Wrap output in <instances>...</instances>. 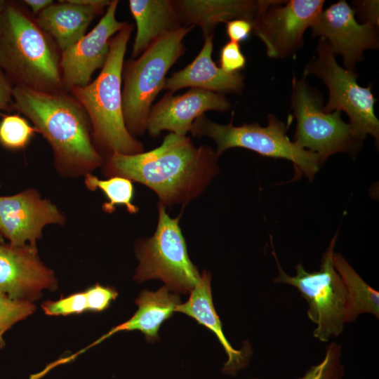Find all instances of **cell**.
I'll use <instances>...</instances> for the list:
<instances>
[{"label":"cell","mask_w":379,"mask_h":379,"mask_svg":"<svg viewBox=\"0 0 379 379\" xmlns=\"http://www.w3.org/2000/svg\"><path fill=\"white\" fill-rule=\"evenodd\" d=\"M218 157L210 147L169 133L159 147L131 155L114 153L101 168L106 178L124 177L149 187L166 207L199 197L218 172Z\"/></svg>","instance_id":"cell-1"},{"label":"cell","mask_w":379,"mask_h":379,"mask_svg":"<svg viewBox=\"0 0 379 379\" xmlns=\"http://www.w3.org/2000/svg\"><path fill=\"white\" fill-rule=\"evenodd\" d=\"M341 346L335 342L326 347L323 360L312 366L303 376L298 379H340L344 375V368L340 363Z\"/></svg>","instance_id":"cell-28"},{"label":"cell","mask_w":379,"mask_h":379,"mask_svg":"<svg viewBox=\"0 0 379 379\" xmlns=\"http://www.w3.org/2000/svg\"><path fill=\"white\" fill-rule=\"evenodd\" d=\"M12 82L0 67V110H4L13 105Z\"/></svg>","instance_id":"cell-32"},{"label":"cell","mask_w":379,"mask_h":379,"mask_svg":"<svg viewBox=\"0 0 379 379\" xmlns=\"http://www.w3.org/2000/svg\"><path fill=\"white\" fill-rule=\"evenodd\" d=\"M36 306L29 301L13 299L0 292V349L5 346L4 333L16 322L31 315Z\"/></svg>","instance_id":"cell-27"},{"label":"cell","mask_w":379,"mask_h":379,"mask_svg":"<svg viewBox=\"0 0 379 379\" xmlns=\"http://www.w3.org/2000/svg\"><path fill=\"white\" fill-rule=\"evenodd\" d=\"M321 95L302 77L292 81L291 106L297 121L294 142L317 155L321 164L331 155L340 152L354 153L361 141L344 122L340 111H323Z\"/></svg>","instance_id":"cell-10"},{"label":"cell","mask_w":379,"mask_h":379,"mask_svg":"<svg viewBox=\"0 0 379 379\" xmlns=\"http://www.w3.org/2000/svg\"><path fill=\"white\" fill-rule=\"evenodd\" d=\"M354 15L361 20V23L378 25V1H357L353 4Z\"/></svg>","instance_id":"cell-31"},{"label":"cell","mask_w":379,"mask_h":379,"mask_svg":"<svg viewBox=\"0 0 379 379\" xmlns=\"http://www.w3.org/2000/svg\"><path fill=\"white\" fill-rule=\"evenodd\" d=\"M175 4L182 26H198L204 36L213 34L216 25L239 18L252 21L259 1L178 0Z\"/></svg>","instance_id":"cell-21"},{"label":"cell","mask_w":379,"mask_h":379,"mask_svg":"<svg viewBox=\"0 0 379 379\" xmlns=\"http://www.w3.org/2000/svg\"><path fill=\"white\" fill-rule=\"evenodd\" d=\"M103 9L79 4L73 0L59 1L46 8L35 20L62 53L85 35L88 25Z\"/></svg>","instance_id":"cell-20"},{"label":"cell","mask_w":379,"mask_h":379,"mask_svg":"<svg viewBox=\"0 0 379 379\" xmlns=\"http://www.w3.org/2000/svg\"><path fill=\"white\" fill-rule=\"evenodd\" d=\"M310 27L312 36L325 38L335 55L342 56L347 70L354 71L364 51L378 47L376 27L358 22L352 8L344 0L322 10Z\"/></svg>","instance_id":"cell-13"},{"label":"cell","mask_w":379,"mask_h":379,"mask_svg":"<svg viewBox=\"0 0 379 379\" xmlns=\"http://www.w3.org/2000/svg\"><path fill=\"white\" fill-rule=\"evenodd\" d=\"M59 51L31 15L6 3L0 15V67L12 83L45 93L63 91Z\"/></svg>","instance_id":"cell-4"},{"label":"cell","mask_w":379,"mask_h":379,"mask_svg":"<svg viewBox=\"0 0 379 379\" xmlns=\"http://www.w3.org/2000/svg\"><path fill=\"white\" fill-rule=\"evenodd\" d=\"M316 53L315 58L305 67L304 75L313 74L328 87L329 97L323 111H344L357 140L361 142L367 135H371L378 144L379 121L374 113L376 100L371 92V85L359 86L357 81L358 74L337 63L335 55L325 38L320 37Z\"/></svg>","instance_id":"cell-9"},{"label":"cell","mask_w":379,"mask_h":379,"mask_svg":"<svg viewBox=\"0 0 379 379\" xmlns=\"http://www.w3.org/2000/svg\"><path fill=\"white\" fill-rule=\"evenodd\" d=\"M84 185L91 191L100 190L107 201L102 205L104 212L112 213L117 206H123L131 214L138 212V208L133 203L134 187L133 182L126 178L112 176L101 180L91 173L84 176Z\"/></svg>","instance_id":"cell-25"},{"label":"cell","mask_w":379,"mask_h":379,"mask_svg":"<svg viewBox=\"0 0 379 379\" xmlns=\"http://www.w3.org/2000/svg\"><path fill=\"white\" fill-rule=\"evenodd\" d=\"M230 107L225 95L204 89L190 88L179 95L168 92L152 106L147 131L153 138H157L163 131L185 136L193 122L206 112H225Z\"/></svg>","instance_id":"cell-16"},{"label":"cell","mask_w":379,"mask_h":379,"mask_svg":"<svg viewBox=\"0 0 379 379\" xmlns=\"http://www.w3.org/2000/svg\"><path fill=\"white\" fill-rule=\"evenodd\" d=\"M13 107L28 118L50 145L61 176L77 178L102 167L88 117L68 92L45 93L15 86Z\"/></svg>","instance_id":"cell-2"},{"label":"cell","mask_w":379,"mask_h":379,"mask_svg":"<svg viewBox=\"0 0 379 379\" xmlns=\"http://www.w3.org/2000/svg\"><path fill=\"white\" fill-rule=\"evenodd\" d=\"M211 280L210 273L204 270L198 282L190 292L188 300L184 304L178 305L175 312L183 313L193 318L215 335L228 357L222 368V372L235 375L239 370L247 365L251 350L249 347L235 350L224 335L222 323L213 302Z\"/></svg>","instance_id":"cell-19"},{"label":"cell","mask_w":379,"mask_h":379,"mask_svg":"<svg viewBox=\"0 0 379 379\" xmlns=\"http://www.w3.org/2000/svg\"><path fill=\"white\" fill-rule=\"evenodd\" d=\"M36 132L23 117L7 115L0 122V143L6 148L20 149L25 148Z\"/></svg>","instance_id":"cell-26"},{"label":"cell","mask_w":379,"mask_h":379,"mask_svg":"<svg viewBox=\"0 0 379 379\" xmlns=\"http://www.w3.org/2000/svg\"><path fill=\"white\" fill-rule=\"evenodd\" d=\"M118 292L112 286H104L100 284L58 300H48L41 305L47 315L79 314L86 311L102 312L107 309L111 302L116 300Z\"/></svg>","instance_id":"cell-24"},{"label":"cell","mask_w":379,"mask_h":379,"mask_svg":"<svg viewBox=\"0 0 379 379\" xmlns=\"http://www.w3.org/2000/svg\"><path fill=\"white\" fill-rule=\"evenodd\" d=\"M252 31V21L248 19H234L226 23V33L230 41L237 44L246 41Z\"/></svg>","instance_id":"cell-30"},{"label":"cell","mask_w":379,"mask_h":379,"mask_svg":"<svg viewBox=\"0 0 379 379\" xmlns=\"http://www.w3.org/2000/svg\"><path fill=\"white\" fill-rule=\"evenodd\" d=\"M324 0L259 1L253 32L271 58L284 59L303 42V34L323 10Z\"/></svg>","instance_id":"cell-11"},{"label":"cell","mask_w":379,"mask_h":379,"mask_svg":"<svg viewBox=\"0 0 379 379\" xmlns=\"http://www.w3.org/2000/svg\"><path fill=\"white\" fill-rule=\"evenodd\" d=\"M233 114L232 112L230 122L225 125L215 123L203 114L193 122L190 132L194 136H206L214 140L218 157L230 148H245L264 157L293 162L295 178L300 174H304L310 180L314 178L321 163L316 154L300 147L287 136L291 121L285 124L274 115L269 114L267 126L258 123L235 126Z\"/></svg>","instance_id":"cell-6"},{"label":"cell","mask_w":379,"mask_h":379,"mask_svg":"<svg viewBox=\"0 0 379 379\" xmlns=\"http://www.w3.org/2000/svg\"><path fill=\"white\" fill-rule=\"evenodd\" d=\"M22 2L27 5L32 13L36 15L46 8L53 4L52 0H24Z\"/></svg>","instance_id":"cell-33"},{"label":"cell","mask_w":379,"mask_h":379,"mask_svg":"<svg viewBox=\"0 0 379 379\" xmlns=\"http://www.w3.org/2000/svg\"><path fill=\"white\" fill-rule=\"evenodd\" d=\"M119 1L112 0L95 27L77 43L60 53L63 91L90 83L92 74L102 68L108 57L109 40L124 25L118 21L116 11Z\"/></svg>","instance_id":"cell-14"},{"label":"cell","mask_w":379,"mask_h":379,"mask_svg":"<svg viewBox=\"0 0 379 379\" xmlns=\"http://www.w3.org/2000/svg\"><path fill=\"white\" fill-rule=\"evenodd\" d=\"M133 26L125 22L109 40L107 59L99 75L69 92L85 109L93 145L105 159L114 153L131 155L144 152L142 143L128 131L122 107V72L127 44Z\"/></svg>","instance_id":"cell-3"},{"label":"cell","mask_w":379,"mask_h":379,"mask_svg":"<svg viewBox=\"0 0 379 379\" xmlns=\"http://www.w3.org/2000/svg\"><path fill=\"white\" fill-rule=\"evenodd\" d=\"M246 62L239 44L228 41L221 48L220 52V67L227 73H237L242 69Z\"/></svg>","instance_id":"cell-29"},{"label":"cell","mask_w":379,"mask_h":379,"mask_svg":"<svg viewBox=\"0 0 379 379\" xmlns=\"http://www.w3.org/2000/svg\"><path fill=\"white\" fill-rule=\"evenodd\" d=\"M128 5L137 26L133 59L161 36L182 27L175 1L130 0Z\"/></svg>","instance_id":"cell-22"},{"label":"cell","mask_w":379,"mask_h":379,"mask_svg":"<svg viewBox=\"0 0 379 379\" xmlns=\"http://www.w3.org/2000/svg\"><path fill=\"white\" fill-rule=\"evenodd\" d=\"M180 217L171 218L166 207L158 204V222L154 234L138 240L135 244L139 262L133 277L135 281L159 279L175 293L187 294L193 290L201 274L188 255Z\"/></svg>","instance_id":"cell-8"},{"label":"cell","mask_w":379,"mask_h":379,"mask_svg":"<svg viewBox=\"0 0 379 379\" xmlns=\"http://www.w3.org/2000/svg\"><path fill=\"white\" fill-rule=\"evenodd\" d=\"M57 288L54 272L41 261L37 248L0 244V292L32 302L40 298L43 290Z\"/></svg>","instance_id":"cell-15"},{"label":"cell","mask_w":379,"mask_h":379,"mask_svg":"<svg viewBox=\"0 0 379 379\" xmlns=\"http://www.w3.org/2000/svg\"><path fill=\"white\" fill-rule=\"evenodd\" d=\"M4 243V238L0 234V244Z\"/></svg>","instance_id":"cell-35"},{"label":"cell","mask_w":379,"mask_h":379,"mask_svg":"<svg viewBox=\"0 0 379 379\" xmlns=\"http://www.w3.org/2000/svg\"><path fill=\"white\" fill-rule=\"evenodd\" d=\"M333 265L345 285L347 308L345 323L362 314L379 318V292L371 287L339 253H334Z\"/></svg>","instance_id":"cell-23"},{"label":"cell","mask_w":379,"mask_h":379,"mask_svg":"<svg viewBox=\"0 0 379 379\" xmlns=\"http://www.w3.org/2000/svg\"><path fill=\"white\" fill-rule=\"evenodd\" d=\"M337 237L335 234L324 252L319 270L307 272L299 263L295 267V276H290L281 267L271 238L272 254L279 270L274 282L291 285L300 291L308 305L307 317L317 326L313 335L321 342H328L331 338L338 337L346 324L345 288L333 265Z\"/></svg>","instance_id":"cell-7"},{"label":"cell","mask_w":379,"mask_h":379,"mask_svg":"<svg viewBox=\"0 0 379 379\" xmlns=\"http://www.w3.org/2000/svg\"><path fill=\"white\" fill-rule=\"evenodd\" d=\"M194 27L182 26L161 36L138 58L124 65V119L128 131L134 138L147 131L152 102L164 89L169 69L184 54L183 39Z\"/></svg>","instance_id":"cell-5"},{"label":"cell","mask_w":379,"mask_h":379,"mask_svg":"<svg viewBox=\"0 0 379 379\" xmlns=\"http://www.w3.org/2000/svg\"><path fill=\"white\" fill-rule=\"evenodd\" d=\"M213 34L204 36L201 50L185 68L166 78L164 89L173 93L187 87L200 88L220 94L240 93L244 88V77L227 73L212 60Z\"/></svg>","instance_id":"cell-18"},{"label":"cell","mask_w":379,"mask_h":379,"mask_svg":"<svg viewBox=\"0 0 379 379\" xmlns=\"http://www.w3.org/2000/svg\"><path fill=\"white\" fill-rule=\"evenodd\" d=\"M6 5V3L5 1L0 0V15L2 13Z\"/></svg>","instance_id":"cell-34"},{"label":"cell","mask_w":379,"mask_h":379,"mask_svg":"<svg viewBox=\"0 0 379 379\" xmlns=\"http://www.w3.org/2000/svg\"><path fill=\"white\" fill-rule=\"evenodd\" d=\"M65 222L58 208L35 189L0 196V234L13 246L37 248L46 226L63 225Z\"/></svg>","instance_id":"cell-12"},{"label":"cell","mask_w":379,"mask_h":379,"mask_svg":"<svg viewBox=\"0 0 379 379\" xmlns=\"http://www.w3.org/2000/svg\"><path fill=\"white\" fill-rule=\"evenodd\" d=\"M169 291L166 286L156 291H142L135 300L138 310L128 320L112 328L97 340L77 353L56 360L55 364L59 366L72 361L88 349L119 331H139L145 335L147 341L152 343L157 340L160 326L175 312L176 307L180 304L179 296Z\"/></svg>","instance_id":"cell-17"}]
</instances>
